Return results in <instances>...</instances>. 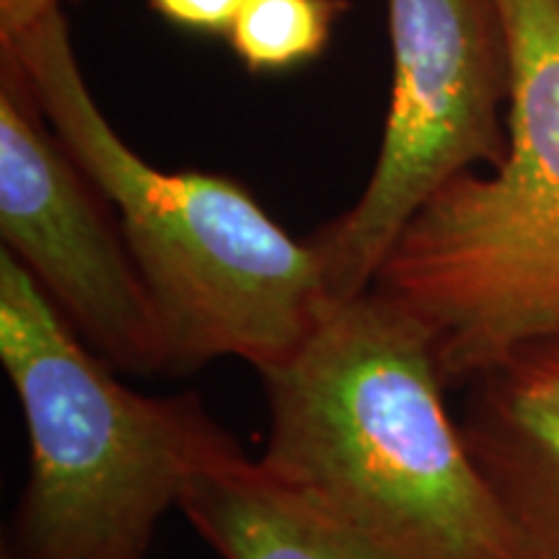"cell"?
Here are the masks:
<instances>
[{"mask_svg": "<svg viewBox=\"0 0 559 559\" xmlns=\"http://www.w3.org/2000/svg\"><path fill=\"white\" fill-rule=\"evenodd\" d=\"M260 464L396 559H510L430 340L379 293L332 304L296 353L260 370Z\"/></svg>", "mask_w": 559, "mask_h": 559, "instance_id": "6da1fadb", "label": "cell"}, {"mask_svg": "<svg viewBox=\"0 0 559 559\" xmlns=\"http://www.w3.org/2000/svg\"><path fill=\"white\" fill-rule=\"evenodd\" d=\"M0 52L19 60L47 122L115 210L156 304L169 373L218 358L267 370L304 345L332 306L309 239H293L239 181L140 158L91 94L60 9Z\"/></svg>", "mask_w": 559, "mask_h": 559, "instance_id": "7a4b0ae2", "label": "cell"}, {"mask_svg": "<svg viewBox=\"0 0 559 559\" xmlns=\"http://www.w3.org/2000/svg\"><path fill=\"white\" fill-rule=\"evenodd\" d=\"M0 360L29 438L3 559H143L187 485L243 453L198 394L148 396L115 379L9 249Z\"/></svg>", "mask_w": 559, "mask_h": 559, "instance_id": "3957f363", "label": "cell"}, {"mask_svg": "<svg viewBox=\"0 0 559 559\" xmlns=\"http://www.w3.org/2000/svg\"><path fill=\"white\" fill-rule=\"evenodd\" d=\"M510 41L508 153L445 181L368 290L428 334L445 386L559 334V0H498Z\"/></svg>", "mask_w": 559, "mask_h": 559, "instance_id": "277c9868", "label": "cell"}, {"mask_svg": "<svg viewBox=\"0 0 559 559\" xmlns=\"http://www.w3.org/2000/svg\"><path fill=\"white\" fill-rule=\"evenodd\" d=\"M394 81L358 202L311 236L332 304L358 298L412 215L508 153L510 41L498 0H386Z\"/></svg>", "mask_w": 559, "mask_h": 559, "instance_id": "5b68a950", "label": "cell"}, {"mask_svg": "<svg viewBox=\"0 0 559 559\" xmlns=\"http://www.w3.org/2000/svg\"><path fill=\"white\" fill-rule=\"evenodd\" d=\"M0 234L62 319L111 368L169 373L156 304L120 221L0 52Z\"/></svg>", "mask_w": 559, "mask_h": 559, "instance_id": "8992f818", "label": "cell"}, {"mask_svg": "<svg viewBox=\"0 0 559 559\" xmlns=\"http://www.w3.org/2000/svg\"><path fill=\"white\" fill-rule=\"evenodd\" d=\"M466 386L459 428L498 502L510 559H559V334Z\"/></svg>", "mask_w": 559, "mask_h": 559, "instance_id": "52a82bcc", "label": "cell"}, {"mask_svg": "<svg viewBox=\"0 0 559 559\" xmlns=\"http://www.w3.org/2000/svg\"><path fill=\"white\" fill-rule=\"evenodd\" d=\"M179 508L223 559H396L247 453L200 472Z\"/></svg>", "mask_w": 559, "mask_h": 559, "instance_id": "ba28073f", "label": "cell"}, {"mask_svg": "<svg viewBox=\"0 0 559 559\" xmlns=\"http://www.w3.org/2000/svg\"><path fill=\"white\" fill-rule=\"evenodd\" d=\"M347 0H243L228 32L251 73H283L324 52Z\"/></svg>", "mask_w": 559, "mask_h": 559, "instance_id": "9c48e42d", "label": "cell"}, {"mask_svg": "<svg viewBox=\"0 0 559 559\" xmlns=\"http://www.w3.org/2000/svg\"><path fill=\"white\" fill-rule=\"evenodd\" d=\"M151 11L179 29L228 37L243 0H145Z\"/></svg>", "mask_w": 559, "mask_h": 559, "instance_id": "30bf717a", "label": "cell"}, {"mask_svg": "<svg viewBox=\"0 0 559 559\" xmlns=\"http://www.w3.org/2000/svg\"><path fill=\"white\" fill-rule=\"evenodd\" d=\"M52 9H60V0H0V41L19 37Z\"/></svg>", "mask_w": 559, "mask_h": 559, "instance_id": "8fae6325", "label": "cell"}]
</instances>
